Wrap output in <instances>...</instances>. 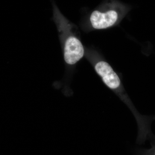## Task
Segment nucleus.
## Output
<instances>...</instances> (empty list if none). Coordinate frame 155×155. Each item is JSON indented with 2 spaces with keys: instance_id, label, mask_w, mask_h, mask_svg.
<instances>
[{
  "instance_id": "f257e3e1",
  "label": "nucleus",
  "mask_w": 155,
  "mask_h": 155,
  "mask_svg": "<svg viewBox=\"0 0 155 155\" xmlns=\"http://www.w3.org/2000/svg\"><path fill=\"white\" fill-rule=\"evenodd\" d=\"M95 69L109 88L114 91L121 85L119 76L107 62L100 61L96 65Z\"/></svg>"
},
{
  "instance_id": "20e7f679",
  "label": "nucleus",
  "mask_w": 155,
  "mask_h": 155,
  "mask_svg": "<svg viewBox=\"0 0 155 155\" xmlns=\"http://www.w3.org/2000/svg\"><path fill=\"white\" fill-rule=\"evenodd\" d=\"M151 147L147 149L139 150L136 155H155V136L153 135L150 138Z\"/></svg>"
},
{
  "instance_id": "f03ea898",
  "label": "nucleus",
  "mask_w": 155,
  "mask_h": 155,
  "mask_svg": "<svg viewBox=\"0 0 155 155\" xmlns=\"http://www.w3.org/2000/svg\"><path fill=\"white\" fill-rule=\"evenodd\" d=\"M84 49L81 42L75 37H69L65 42L64 59L67 64H74L83 58Z\"/></svg>"
},
{
  "instance_id": "7ed1b4c3",
  "label": "nucleus",
  "mask_w": 155,
  "mask_h": 155,
  "mask_svg": "<svg viewBox=\"0 0 155 155\" xmlns=\"http://www.w3.org/2000/svg\"><path fill=\"white\" fill-rule=\"evenodd\" d=\"M118 14L114 10H110L105 13L95 11L92 13L90 21L93 28L101 29L111 27L117 21Z\"/></svg>"
}]
</instances>
